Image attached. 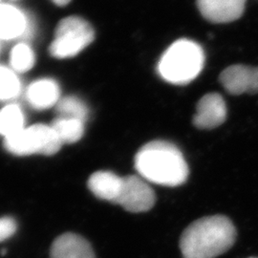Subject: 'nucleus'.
Instances as JSON below:
<instances>
[{"label": "nucleus", "instance_id": "f257e3e1", "mask_svg": "<svg viewBox=\"0 0 258 258\" xmlns=\"http://www.w3.org/2000/svg\"><path fill=\"white\" fill-rule=\"evenodd\" d=\"M134 166L147 182L164 186H178L188 178L189 168L181 150L166 141H152L140 148Z\"/></svg>", "mask_w": 258, "mask_h": 258}, {"label": "nucleus", "instance_id": "f03ea898", "mask_svg": "<svg viewBox=\"0 0 258 258\" xmlns=\"http://www.w3.org/2000/svg\"><path fill=\"white\" fill-rule=\"evenodd\" d=\"M235 239L231 219L212 215L194 221L183 231L180 249L184 258H215L231 249Z\"/></svg>", "mask_w": 258, "mask_h": 258}, {"label": "nucleus", "instance_id": "7ed1b4c3", "mask_svg": "<svg viewBox=\"0 0 258 258\" xmlns=\"http://www.w3.org/2000/svg\"><path fill=\"white\" fill-rule=\"evenodd\" d=\"M204 60L205 55L200 45L188 39H180L162 55L158 72L168 83L186 84L200 74Z\"/></svg>", "mask_w": 258, "mask_h": 258}, {"label": "nucleus", "instance_id": "20e7f679", "mask_svg": "<svg viewBox=\"0 0 258 258\" xmlns=\"http://www.w3.org/2000/svg\"><path fill=\"white\" fill-rule=\"evenodd\" d=\"M4 146L8 152L17 156H52L60 150L62 143L51 125L37 123L5 139Z\"/></svg>", "mask_w": 258, "mask_h": 258}, {"label": "nucleus", "instance_id": "39448f33", "mask_svg": "<svg viewBox=\"0 0 258 258\" xmlns=\"http://www.w3.org/2000/svg\"><path fill=\"white\" fill-rule=\"evenodd\" d=\"M92 26L80 17H68L59 21L55 37L49 47L55 58H69L80 54L94 40Z\"/></svg>", "mask_w": 258, "mask_h": 258}, {"label": "nucleus", "instance_id": "423d86ee", "mask_svg": "<svg viewBox=\"0 0 258 258\" xmlns=\"http://www.w3.org/2000/svg\"><path fill=\"white\" fill-rule=\"evenodd\" d=\"M155 201L154 190L141 176L122 177V184L116 205H120L126 212L140 213L150 211Z\"/></svg>", "mask_w": 258, "mask_h": 258}, {"label": "nucleus", "instance_id": "0eeeda50", "mask_svg": "<svg viewBox=\"0 0 258 258\" xmlns=\"http://www.w3.org/2000/svg\"><path fill=\"white\" fill-rule=\"evenodd\" d=\"M32 32V21L22 10L12 4H0V41L19 40Z\"/></svg>", "mask_w": 258, "mask_h": 258}, {"label": "nucleus", "instance_id": "6e6552de", "mask_svg": "<svg viewBox=\"0 0 258 258\" xmlns=\"http://www.w3.org/2000/svg\"><path fill=\"white\" fill-rule=\"evenodd\" d=\"M220 83L231 95L258 93V66L231 65L222 72Z\"/></svg>", "mask_w": 258, "mask_h": 258}, {"label": "nucleus", "instance_id": "1a4fd4ad", "mask_svg": "<svg viewBox=\"0 0 258 258\" xmlns=\"http://www.w3.org/2000/svg\"><path fill=\"white\" fill-rule=\"evenodd\" d=\"M227 119V105L221 95L210 93L199 101L194 117V126L213 129L220 126Z\"/></svg>", "mask_w": 258, "mask_h": 258}, {"label": "nucleus", "instance_id": "9d476101", "mask_svg": "<svg viewBox=\"0 0 258 258\" xmlns=\"http://www.w3.org/2000/svg\"><path fill=\"white\" fill-rule=\"evenodd\" d=\"M246 0H197V7L205 19L213 23H229L240 19Z\"/></svg>", "mask_w": 258, "mask_h": 258}, {"label": "nucleus", "instance_id": "9b49d317", "mask_svg": "<svg viewBox=\"0 0 258 258\" xmlns=\"http://www.w3.org/2000/svg\"><path fill=\"white\" fill-rule=\"evenodd\" d=\"M28 104L36 110L55 107L60 98V88L55 80L43 78L30 83L25 91Z\"/></svg>", "mask_w": 258, "mask_h": 258}, {"label": "nucleus", "instance_id": "f8f14e48", "mask_svg": "<svg viewBox=\"0 0 258 258\" xmlns=\"http://www.w3.org/2000/svg\"><path fill=\"white\" fill-rule=\"evenodd\" d=\"M51 258H96L91 244L83 236L67 232L63 233L52 244Z\"/></svg>", "mask_w": 258, "mask_h": 258}, {"label": "nucleus", "instance_id": "ddd939ff", "mask_svg": "<svg viewBox=\"0 0 258 258\" xmlns=\"http://www.w3.org/2000/svg\"><path fill=\"white\" fill-rule=\"evenodd\" d=\"M122 177L111 171L101 170L89 177L87 185L97 198L115 204L120 194Z\"/></svg>", "mask_w": 258, "mask_h": 258}, {"label": "nucleus", "instance_id": "4468645a", "mask_svg": "<svg viewBox=\"0 0 258 258\" xmlns=\"http://www.w3.org/2000/svg\"><path fill=\"white\" fill-rule=\"evenodd\" d=\"M25 127V114L19 104L8 102L0 109V136L4 140Z\"/></svg>", "mask_w": 258, "mask_h": 258}, {"label": "nucleus", "instance_id": "2eb2a0df", "mask_svg": "<svg viewBox=\"0 0 258 258\" xmlns=\"http://www.w3.org/2000/svg\"><path fill=\"white\" fill-rule=\"evenodd\" d=\"M10 68L17 74L30 71L36 63V54L25 41H19L12 48L9 55Z\"/></svg>", "mask_w": 258, "mask_h": 258}, {"label": "nucleus", "instance_id": "dca6fc26", "mask_svg": "<svg viewBox=\"0 0 258 258\" xmlns=\"http://www.w3.org/2000/svg\"><path fill=\"white\" fill-rule=\"evenodd\" d=\"M84 124L85 123L82 120L56 117L50 125L54 129L55 134L63 145L75 144L83 138Z\"/></svg>", "mask_w": 258, "mask_h": 258}, {"label": "nucleus", "instance_id": "f3484780", "mask_svg": "<svg viewBox=\"0 0 258 258\" xmlns=\"http://www.w3.org/2000/svg\"><path fill=\"white\" fill-rule=\"evenodd\" d=\"M22 90L19 74L10 67L0 65V102H11L16 100Z\"/></svg>", "mask_w": 258, "mask_h": 258}, {"label": "nucleus", "instance_id": "a211bd4d", "mask_svg": "<svg viewBox=\"0 0 258 258\" xmlns=\"http://www.w3.org/2000/svg\"><path fill=\"white\" fill-rule=\"evenodd\" d=\"M57 117L82 120L84 123L88 119V107L77 97L68 96L59 100L55 106Z\"/></svg>", "mask_w": 258, "mask_h": 258}, {"label": "nucleus", "instance_id": "6ab92c4d", "mask_svg": "<svg viewBox=\"0 0 258 258\" xmlns=\"http://www.w3.org/2000/svg\"><path fill=\"white\" fill-rule=\"evenodd\" d=\"M17 229V222L13 217H0V243L12 237Z\"/></svg>", "mask_w": 258, "mask_h": 258}, {"label": "nucleus", "instance_id": "aec40b11", "mask_svg": "<svg viewBox=\"0 0 258 258\" xmlns=\"http://www.w3.org/2000/svg\"><path fill=\"white\" fill-rule=\"evenodd\" d=\"M53 3H55V5L63 7L66 6L67 4H69L71 2V0H51Z\"/></svg>", "mask_w": 258, "mask_h": 258}, {"label": "nucleus", "instance_id": "412c9836", "mask_svg": "<svg viewBox=\"0 0 258 258\" xmlns=\"http://www.w3.org/2000/svg\"><path fill=\"white\" fill-rule=\"evenodd\" d=\"M1 3H2V2H1V0H0V4H1Z\"/></svg>", "mask_w": 258, "mask_h": 258}, {"label": "nucleus", "instance_id": "4be33fe9", "mask_svg": "<svg viewBox=\"0 0 258 258\" xmlns=\"http://www.w3.org/2000/svg\"><path fill=\"white\" fill-rule=\"evenodd\" d=\"M249 258H258V257H249Z\"/></svg>", "mask_w": 258, "mask_h": 258}]
</instances>
